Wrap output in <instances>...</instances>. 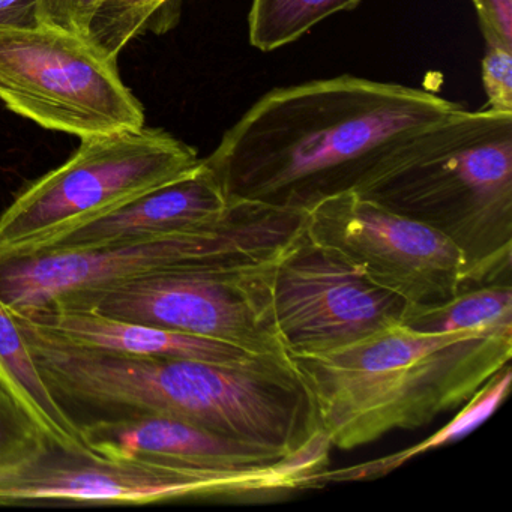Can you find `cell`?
Here are the masks:
<instances>
[{"label": "cell", "instance_id": "cell-4", "mask_svg": "<svg viewBox=\"0 0 512 512\" xmlns=\"http://www.w3.org/2000/svg\"><path fill=\"white\" fill-rule=\"evenodd\" d=\"M362 197L445 236L463 286H512V113L463 109L422 134Z\"/></svg>", "mask_w": 512, "mask_h": 512}, {"label": "cell", "instance_id": "cell-24", "mask_svg": "<svg viewBox=\"0 0 512 512\" xmlns=\"http://www.w3.org/2000/svg\"><path fill=\"white\" fill-rule=\"evenodd\" d=\"M40 25V0H0V29H31Z\"/></svg>", "mask_w": 512, "mask_h": 512}, {"label": "cell", "instance_id": "cell-8", "mask_svg": "<svg viewBox=\"0 0 512 512\" xmlns=\"http://www.w3.org/2000/svg\"><path fill=\"white\" fill-rule=\"evenodd\" d=\"M0 100L46 130L79 139L146 125L118 59L89 37L49 26L0 29Z\"/></svg>", "mask_w": 512, "mask_h": 512}, {"label": "cell", "instance_id": "cell-14", "mask_svg": "<svg viewBox=\"0 0 512 512\" xmlns=\"http://www.w3.org/2000/svg\"><path fill=\"white\" fill-rule=\"evenodd\" d=\"M14 320L23 331L44 340L91 352L202 359L220 364H238L262 356L224 341L193 337L79 308H43L26 316H14Z\"/></svg>", "mask_w": 512, "mask_h": 512}, {"label": "cell", "instance_id": "cell-6", "mask_svg": "<svg viewBox=\"0 0 512 512\" xmlns=\"http://www.w3.org/2000/svg\"><path fill=\"white\" fill-rule=\"evenodd\" d=\"M80 140L67 163L28 185L0 214V265L53 250L202 160L187 143L146 125Z\"/></svg>", "mask_w": 512, "mask_h": 512}, {"label": "cell", "instance_id": "cell-1", "mask_svg": "<svg viewBox=\"0 0 512 512\" xmlns=\"http://www.w3.org/2000/svg\"><path fill=\"white\" fill-rule=\"evenodd\" d=\"M464 107L398 83L338 76L263 95L203 158L230 202L310 212L361 193Z\"/></svg>", "mask_w": 512, "mask_h": 512}, {"label": "cell", "instance_id": "cell-18", "mask_svg": "<svg viewBox=\"0 0 512 512\" xmlns=\"http://www.w3.org/2000/svg\"><path fill=\"white\" fill-rule=\"evenodd\" d=\"M362 0H253L248 40L260 52H274L301 40L320 22L355 10Z\"/></svg>", "mask_w": 512, "mask_h": 512}, {"label": "cell", "instance_id": "cell-15", "mask_svg": "<svg viewBox=\"0 0 512 512\" xmlns=\"http://www.w3.org/2000/svg\"><path fill=\"white\" fill-rule=\"evenodd\" d=\"M0 385L34 422L55 451L98 458L86 445L82 428L58 400L38 370L25 334L0 298Z\"/></svg>", "mask_w": 512, "mask_h": 512}, {"label": "cell", "instance_id": "cell-23", "mask_svg": "<svg viewBox=\"0 0 512 512\" xmlns=\"http://www.w3.org/2000/svg\"><path fill=\"white\" fill-rule=\"evenodd\" d=\"M487 46L512 50V0H472Z\"/></svg>", "mask_w": 512, "mask_h": 512}, {"label": "cell", "instance_id": "cell-16", "mask_svg": "<svg viewBox=\"0 0 512 512\" xmlns=\"http://www.w3.org/2000/svg\"><path fill=\"white\" fill-rule=\"evenodd\" d=\"M511 383L512 368L511 364H508L496 371L463 404V409L460 413H457V416H454V419L443 425L439 431L425 439L424 442L403 449L397 454L386 455V457L376 458V460L356 464V466L335 470H331V467H329L328 472L323 476V484L371 481V479L382 478V476L388 475L392 470L398 469V467L403 466L404 463L418 457V455L463 439L496 412L497 407L508 397Z\"/></svg>", "mask_w": 512, "mask_h": 512}, {"label": "cell", "instance_id": "cell-3", "mask_svg": "<svg viewBox=\"0 0 512 512\" xmlns=\"http://www.w3.org/2000/svg\"><path fill=\"white\" fill-rule=\"evenodd\" d=\"M512 331L430 334L392 326L358 343L293 355L332 446L353 449L424 427L511 364Z\"/></svg>", "mask_w": 512, "mask_h": 512}, {"label": "cell", "instance_id": "cell-12", "mask_svg": "<svg viewBox=\"0 0 512 512\" xmlns=\"http://www.w3.org/2000/svg\"><path fill=\"white\" fill-rule=\"evenodd\" d=\"M92 452L116 460H145L193 469L266 467L284 452L221 436L182 419L158 415L104 416L80 424Z\"/></svg>", "mask_w": 512, "mask_h": 512}, {"label": "cell", "instance_id": "cell-2", "mask_svg": "<svg viewBox=\"0 0 512 512\" xmlns=\"http://www.w3.org/2000/svg\"><path fill=\"white\" fill-rule=\"evenodd\" d=\"M62 404L106 416L182 419L221 436L292 454L322 430L313 397L290 356L238 364L74 349L23 331Z\"/></svg>", "mask_w": 512, "mask_h": 512}, {"label": "cell", "instance_id": "cell-19", "mask_svg": "<svg viewBox=\"0 0 512 512\" xmlns=\"http://www.w3.org/2000/svg\"><path fill=\"white\" fill-rule=\"evenodd\" d=\"M181 11L182 0H103L89 38L104 53L118 59L140 35H163L175 28Z\"/></svg>", "mask_w": 512, "mask_h": 512}, {"label": "cell", "instance_id": "cell-10", "mask_svg": "<svg viewBox=\"0 0 512 512\" xmlns=\"http://www.w3.org/2000/svg\"><path fill=\"white\" fill-rule=\"evenodd\" d=\"M272 313L287 355H317L403 325L410 305L305 229L271 266Z\"/></svg>", "mask_w": 512, "mask_h": 512}, {"label": "cell", "instance_id": "cell-20", "mask_svg": "<svg viewBox=\"0 0 512 512\" xmlns=\"http://www.w3.org/2000/svg\"><path fill=\"white\" fill-rule=\"evenodd\" d=\"M52 451L34 422L0 385V475L40 460Z\"/></svg>", "mask_w": 512, "mask_h": 512}, {"label": "cell", "instance_id": "cell-21", "mask_svg": "<svg viewBox=\"0 0 512 512\" xmlns=\"http://www.w3.org/2000/svg\"><path fill=\"white\" fill-rule=\"evenodd\" d=\"M487 107L493 112L512 113V50L487 46L481 65Z\"/></svg>", "mask_w": 512, "mask_h": 512}, {"label": "cell", "instance_id": "cell-5", "mask_svg": "<svg viewBox=\"0 0 512 512\" xmlns=\"http://www.w3.org/2000/svg\"><path fill=\"white\" fill-rule=\"evenodd\" d=\"M307 214L233 202L217 226L98 250H56L0 265V298L14 316L187 269L241 268L275 259Z\"/></svg>", "mask_w": 512, "mask_h": 512}, {"label": "cell", "instance_id": "cell-11", "mask_svg": "<svg viewBox=\"0 0 512 512\" xmlns=\"http://www.w3.org/2000/svg\"><path fill=\"white\" fill-rule=\"evenodd\" d=\"M305 233L410 307L454 298L463 286L460 251L436 230L346 193L307 212Z\"/></svg>", "mask_w": 512, "mask_h": 512}, {"label": "cell", "instance_id": "cell-7", "mask_svg": "<svg viewBox=\"0 0 512 512\" xmlns=\"http://www.w3.org/2000/svg\"><path fill=\"white\" fill-rule=\"evenodd\" d=\"M328 436L319 431L301 449L254 469L212 470L145 460L86 458L52 451L0 475V505L26 502L148 505L175 500L262 503L325 487Z\"/></svg>", "mask_w": 512, "mask_h": 512}, {"label": "cell", "instance_id": "cell-22", "mask_svg": "<svg viewBox=\"0 0 512 512\" xmlns=\"http://www.w3.org/2000/svg\"><path fill=\"white\" fill-rule=\"evenodd\" d=\"M103 0H40V23L70 34L89 37Z\"/></svg>", "mask_w": 512, "mask_h": 512}, {"label": "cell", "instance_id": "cell-9", "mask_svg": "<svg viewBox=\"0 0 512 512\" xmlns=\"http://www.w3.org/2000/svg\"><path fill=\"white\" fill-rule=\"evenodd\" d=\"M274 260L241 268L152 275L50 307L91 310L115 319L224 341L257 355L289 356L272 313Z\"/></svg>", "mask_w": 512, "mask_h": 512}, {"label": "cell", "instance_id": "cell-13", "mask_svg": "<svg viewBox=\"0 0 512 512\" xmlns=\"http://www.w3.org/2000/svg\"><path fill=\"white\" fill-rule=\"evenodd\" d=\"M233 202L212 170L200 160L187 175L83 227L56 250H98L217 226Z\"/></svg>", "mask_w": 512, "mask_h": 512}, {"label": "cell", "instance_id": "cell-17", "mask_svg": "<svg viewBox=\"0 0 512 512\" xmlns=\"http://www.w3.org/2000/svg\"><path fill=\"white\" fill-rule=\"evenodd\" d=\"M403 325L430 334L484 329L512 331V286L467 287L442 304L409 307Z\"/></svg>", "mask_w": 512, "mask_h": 512}]
</instances>
